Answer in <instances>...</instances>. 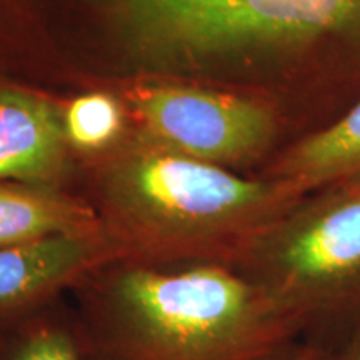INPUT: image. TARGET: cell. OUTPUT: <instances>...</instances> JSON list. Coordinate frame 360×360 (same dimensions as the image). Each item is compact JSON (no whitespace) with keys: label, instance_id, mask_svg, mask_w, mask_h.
Returning a JSON list of instances; mask_svg holds the SVG:
<instances>
[{"label":"cell","instance_id":"obj_4","mask_svg":"<svg viewBox=\"0 0 360 360\" xmlns=\"http://www.w3.org/2000/svg\"><path fill=\"white\" fill-rule=\"evenodd\" d=\"M134 105L157 137L214 162L265 154L285 125L276 109L237 92L159 89L141 94Z\"/></svg>","mask_w":360,"mask_h":360},{"label":"cell","instance_id":"obj_9","mask_svg":"<svg viewBox=\"0 0 360 360\" xmlns=\"http://www.w3.org/2000/svg\"><path fill=\"white\" fill-rule=\"evenodd\" d=\"M22 4L30 0H0ZM120 30L135 42L155 47L212 0H67Z\"/></svg>","mask_w":360,"mask_h":360},{"label":"cell","instance_id":"obj_7","mask_svg":"<svg viewBox=\"0 0 360 360\" xmlns=\"http://www.w3.org/2000/svg\"><path fill=\"white\" fill-rule=\"evenodd\" d=\"M272 180L307 193L360 180V101L321 132L297 139L278 157Z\"/></svg>","mask_w":360,"mask_h":360},{"label":"cell","instance_id":"obj_10","mask_svg":"<svg viewBox=\"0 0 360 360\" xmlns=\"http://www.w3.org/2000/svg\"><path fill=\"white\" fill-rule=\"evenodd\" d=\"M0 360H82L74 322L42 310L2 328Z\"/></svg>","mask_w":360,"mask_h":360},{"label":"cell","instance_id":"obj_2","mask_svg":"<svg viewBox=\"0 0 360 360\" xmlns=\"http://www.w3.org/2000/svg\"><path fill=\"white\" fill-rule=\"evenodd\" d=\"M322 130L360 101V0H212L157 45Z\"/></svg>","mask_w":360,"mask_h":360},{"label":"cell","instance_id":"obj_12","mask_svg":"<svg viewBox=\"0 0 360 360\" xmlns=\"http://www.w3.org/2000/svg\"><path fill=\"white\" fill-rule=\"evenodd\" d=\"M332 360H360V323L332 347Z\"/></svg>","mask_w":360,"mask_h":360},{"label":"cell","instance_id":"obj_6","mask_svg":"<svg viewBox=\"0 0 360 360\" xmlns=\"http://www.w3.org/2000/svg\"><path fill=\"white\" fill-rule=\"evenodd\" d=\"M62 125L44 98L0 84V180H37L56 167Z\"/></svg>","mask_w":360,"mask_h":360},{"label":"cell","instance_id":"obj_3","mask_svg":"<svg viewBox=\"0 0 360 360\" xmlns=\"http://www.w3.org/2000/svg\"><path fill=\"white\" fill-rule=\"evenodd\" d=\"M302 328L335 347L360 323V180L309 193L237 265Z\"/></svg>","mask_w":360,"mask_h":360},{"label":"cell","instance_id":"obj_5","mask_svg":"<svg viewBox=\"0 0 360 360\" xmlns=\"http://www.w3.org/2000/svg\"><path fill=\"white\" fill-rule=\"evenodd\" d=\"M96 233H67L0 247V330L42 312L58 289L107 257Z\"/></svg>","mask_w":360,"mask_h":360},{"label":"cell","instance_id":"obj_13","mask_svg":"<svg viewBox=\"0 0 360 360\" xmlns=\"http://www.w3.org/2000/svg\"><path fill=\"white\" fill-rule=\"evenodd\" d=\"M292 360H332V347L319 342L305 340Z\"/></svg>","mask_w":360,"mask_h":360},{"label":"cell","instance_id":"obj_8","mask_svg":"<svg viewBox=\"0 0 360 360\" xmlns=\"http://www.w3.org/2000/svg\"><path fill=\"white\" fill-rule=\"evenodd\" d=\"M67 233H96V229L79 209L0 184V247Z\"/></svg>","mask_w":360,"mask_h":360},{"label":"cell","instance_id":"obj_1","mask_svg":"<svg viewBox=\"0 0 360 360\" xmlns=\"http://www.w3.org/2000/svg\"><path fill=\"white\" fill-rule=\"evenodd\" d=\"M82 360H292L302 328L224 265L112 274L72 319Z\"/></svg>","mask_w":360,"mask_h":360},{"label":"cell","instance_id":"obj_11","mask_svg":"<svg viewBox=\"0 0 360 360\" xmlns=\"http://www.w3.org/2000/svg\"><path fill=\"white\" fill-rule=\"evenodd\" d=\"M120 129V110L114 98L90 94L75 98L65 115V134L80 147H101Z\"/></svg>","mask_w":360,"mask_h":360}]
</instances>
